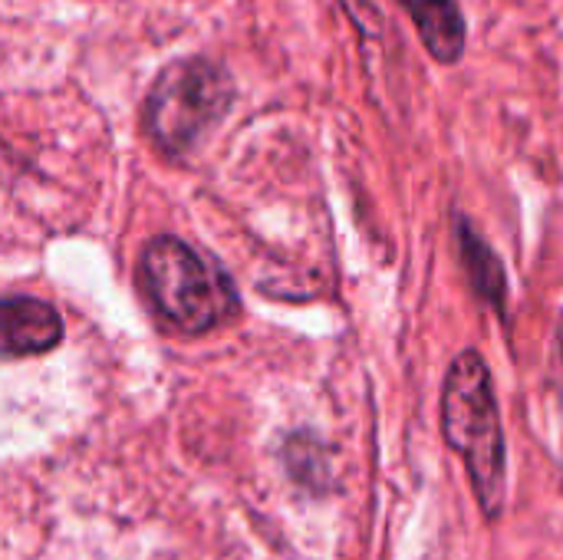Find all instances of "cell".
I'll return each mask as SVG.
<instances>
[{
    "label": "cell",
    "instance_id": "obj_1",
    "mask_svg": "<svg viewBox=\"0 0 563 560\" xmlns=\"http://www.w3.org/2000/svg\"><path fill=\"white\" fill-rule=\"evenodd\" d=\"M442 429L449 446L465 459L472 488L485 518H498L508 492V455L492 370L482 353L455 356L442 389Z\"/></svg>",
    "mask_w": 563,
    "mask_h": 560
},
{
    "label": "cell",
    "instance_id": "obj_2",
    "mask_svg": "<svg viewBox=\"0 0 563 560\" xmlns=\"http://www.w3.org/2000/svg\"><path fill=\"white\" fill-rule=\"evenodd\" d=\"M139 287L162 323L188 337L208 333L238 314L231 277L172 234L145 244L139 257Z\"/></svg>",
    "mask_w": 563,
    "mask_h": 560
},
{
    "label": "cell",
    "instance_id": "obj_3",
    "mask_svg": "<svg viewBox=\"0 0 563 560\" xmlns=\"http://www.w3.org/2000/svg\"><path fill=\"white\" fill-rule=\"evenodd\" d=\"M231 106V83L208 59L162 69L145 99V129L165 155H185Z\"/></svg>",
    "mask_w": 563,
    "mask_h": 560
},
{
    "label": "cell",
    "instance_id": "obj_4",
    "mask_svg": "<svg viewBox=\"0 0 563 560\" xmlns=\"http://www.w3.org/2000/svg\"><path fill=\"white\" fill-rule=\"evenodd\" d=\"M63 320L53 304L36 297L0 300V360L40 356L59 347Z\"/></svg>",
    "mask_w": 563,
    "mask_h": 560
},
{
    "label": "cell",
    "instance_id": "obj_5",
    "mask_svg": "<svg viewBox=\"0 0 563 560\" xmlns=\"http://www.w3.org/2000/svg\"><path fill=\"white\" fill-rule=\"evenodd\" d=\"M412 17L432 59L452 66L465 53V17L459 0H399Z\"/></svg>",
    "mask_w": 563,
    "mask_h": 560
},
{
    "label": "cell",
    "instance_id": "obj_6",
    "mask_svg": "<svg viewBox=\"0 0 563 560\" xmlns=\"http://www.w3.org/2000/svg\"><path fill=\"white\" fill-rule=\"evenodd\" d=\"M459 251H462V261L468 267V281L478 290V297H485L488 304L505 310V297H508L505 267H501L495 251L478 238V231L465 218H459Z\"/></svg>",
    "mask_w": 563,
    "mask_h": 560
},
{
    "label": "cell",
    "instance_id": "obj_7",
    "mask_svg": "<svg viewBox=\"0 0 563 560\" xmlns=\"http://www.w3.org/2000/svg\"><path fill=\"white\" fill-rule=\"evenodd\" d=\"M287 462H290L297 482L317 485V482L327 479V459H323V452H320L313 442H307V449H303V439H297L294 449H290V455H287Z\"/></svg>",
    "mask_w": 563,
    "mask_h": 560
}]
</instances>
